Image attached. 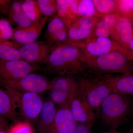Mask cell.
<instances>
[{
	"instance_id": "cell-1",
	"label": "cell",
	"mask_w": 133,
	"mask_h": 133,
	"mask_svg": "<svg viewBox=\"0 0 133 133\" xmlns=\"http://www.w3.org/2000/svg\"><path fill=\"white\" fill-rule=\"evenodd\" d=\"M45 70L59 76H80L87 70V57L78 44L66 42L53 48Z\"/></svg>"
},
{
	"instance_id": "cell-2",
	"label": "cell",
	"mask_w": 133,
	"mask_h": 133,
	"mask_svg": "<svg viewBox=\"0 0 133 133\" xmlns=\"http://www.w3.org/2000/svg\"><path fill=\"white\" fill-rule=\"evenodd\" d=\"M87 57V70L102 74H131L133 55L122 48L98 57Z\"/></svg>"
},
{
	"instance_id": "cell-3",
	"label": "cell",
	"mask_w": 133,
	"mask_h": 133,
	"mask_svg": "<svg viewBox=\"0 0 133 133\" xmlns=\"http://www.w3.org/2000/svg\"><path fill=\"white\" fill-rule=\"evenodd\" d=\"M79 76V91L97 114L103 101L112 92L106 74L88 70Z\"/></svg>"
},
{
	"instance_id": "cell-4",
	"label": "cell",
	"mask_w": 133,
	"mask_h": 133,
	"mask_svg": "<svg viewBox=\"0 0 133 133\" xmlns=\"http://www.w3.org/2000/svg\"><path fill=\"white\" fill-rule=\"evenodd\" d=\"M132 107L128 96L111 92L103 101L97 114L105 124L116 129L127 119Z\"/></svg>"
},
{
	"instance_id": "cell-5",
	"label": "cell",
	"mask_w": 133,
	"mask_h": 133,
	"mask_svg": "<svg viewBox=\"0 0 133 133\" xmlns=\"http://www.w3.org/2000/svg\"><path fill=\"white\" fill-rule=\"evenodd\" d=\"M9 94L14 111L18 118H23L26 122L38 119L44 102L38 94L22 92L4 87Z\"/></svg>"
},
{
	"instance_id": "cell-6",
	"label": "cell",
	"mask_w": 133,
	"mask_h": 133,
	"mask_svg": "<svg viewBox=\"0 0 133 133\" xmlns=\"http://www.w3.org/2000/svg\"><path fill=\"white\" fill-rule=\"evenodd\" d=\"M45 70L37 65L22 60H0V83L6 85L18 81L27 74Z\"/></svg>"
},
{
	"instance_id": "cell-7",
	"label": "cell",
	"mask_w": 133,
	"mask_h": 133,
	"mask_svg": "<svg viewBox=\"0 0 133 133\" xmlns=\"http://www.w3.org/2000/svg\"><path fill=\"white\" fill-rule=\"evenodd\" d=\"M3 87L19 92L39 94L50 90L51 82L44 76L34 72L27 74L18 81Z\"/></svg>"
},
{
	"instance_id": "cell-8",
	"label": "cell",
	"mask_w": 133,
	"mask_h": 133,
	"mask_svg": "<svg viewBox=\"0 0 133 133\" xmlns=\"http://www.w3.org/2000/svg\"><path fill=\"white\" fill-rule=\"evenodd\" d=\"M53 49V46L46 41H36L22 45L19 50L23 60L39 65L45 64Z\"/></svg>"
},
{
	"instance_id": "cell-9",
	"label": "cell",
	"mask_w": 133,
	"mask_h": 133,
	"mask_svg": "<svg viewBox=\"0 0 133 133\" xmlns=\"http://www.w3.org/2000/svg\"><path fill=\"white\" fill-rule=\"evenodd\" d=\"M77 43L83 49L87 56L98 57L115 50L124 48L109 38L92 37Z\"/></svg>"
},
{
	"instance_id": "cell-10",
	"label": "cell",
	"mask_w": 133,
	"mask_h": 133,
	"mask_svg": "<svg viewBox=\"0 0 133 133\" xmlns=\"http://www.w3.org/2000/svg\"><path fill=\"white\" fill-rule=\"evenodd\" d=\"M69 108L76 123L93 126L96 118L95 112L79 90L72 98Z\"/></svg>"
},
{
	"instance_id": "cell-11",
	"label": "cell",
	"mask_w": 133,
	"mask_h": 133,
	"mask_svg": "<svg viewBox=\"0 0 133 133\" xmlns=\"http://www.w3.org/2000/svg\"><path fill=\"white\" fill-rule=\"evenodd\" d=\"M100 18L78 16L69 29V39L67 42H82L90 38Z\"/></svg>"
},
{
	"instance_id": "cell-12",
	"label": "cell",
	"mask_w": 133,
	"mask_h": 133,
	"mask_svg": "<svg viewBox=\"0 0 133 133\" xmlns=\"http://www.w3.org/2000/svg\"><path fill=\"white\" fill-rule=\"evenodd\" d=\"M110 37L112 40L128 50L133 37V26L129 18L119 15Z\"/></svg>"
},
{
	"instance_id": "cell-13",
	"label": "cell",
	"mask_w": 133,
	"mask_h": 133,
	"mask_svg": "<svg viewBox=\"0 0 133 133\" xmlns=\"http://www.w3.org/2000/svg\"><path fill=\"white\" fill-rule=\"evenodd\" d=\"M76 124L69 105L57 108L54 123L50 133H73Z\"/></svg>"
},
{
	"instance_id": "cell-14",
	"label": "cell",
	"mask_w": 133,
	"mask_h": 133,
	"mask_svg": "<svg viewBox=\"0 0 133 133\" xmlns=\"http://www.w3.org/2000/svg\"><path fill=\"white\" fill-rule=\"evenodd\" d=\"M48 19L44 17L40 22L28 28H22L17 27L14 29L12 40L21 46L35 42L41 35Z\"/></svg>"
},
{
	"instance_id": "cell-15",
	"label": "cell",
	"mask_w": 133,
	"mask_h": 133,
	"mask_svg": "<svg viewBox=\"0 0 133 133\" xmlns=\"http://www.w3.org/2000/svg\"><path fill=\"white\" fill-rule=\"evenodd\" d=\"M112 92L128 96L133 95V75L131 74L114 76L106 74Z\"/></svg>"
},
{
	"instance_id": "cell-16",
	"label": "cell",
	"mask_w": 133,
	"mask_h": 133,
	"mask_svg": "<svg viewBox=\"0 0 133 133\" xmlns=\"http://www.w3.org/2000/svg\"><path fill=\"white\" fill-rule=\"evenodd\" d=\"M57 108L51 101L44 102L38 119V133H50L54 123Z\"/></svg>"
},
{
	"instance_id": "cell-17",
	"label": "cell",
	"mask_w": 133,
	"mask_h": 133,
	"mask_svg": "<svg viewBox=\"0 0 133 133\" xmlns=\"http://www.w3.org/2000/svg\"><path fill=\"white\" fill-rule=\"evenodd\" d=\"M7 14L10 19L18 28H25L35 24L24 13L21 1H11Z\"/></svg>"
},
{
	"instance_id": "cell-18",
	"label": "cell",
	"mask_w": 133,
	"mask_h": 133,
	"mask_svg": "<svg viewBox=\"0 0 133 133\" xmlns=\"http://www.w3.org/2000/svg\"><path fill=\"white\" fill-rule=\"evenodd\" d=\"M119 16L117 14H113L100 17L95 25L92 37L109 38Z\"/></svg>"
},
{
	"instance_id": "cell-19",
	"label": "cell",
	"mask_w": 133,
	"mask_h": 133,
	"mask_svg": "<svg viewBox=\"0 0 133 133\" xmlns=\"http://www.w3.org/2000/svg\"><path fill=\"white\" fill-rule=\"evenodd\" d=\"M51 82L50 90L75 93L78 90V78L74 76L62 75L53 79Z\"/></svg>"
},
{
	"instance_id": "cell-20",
	"label": "cell",
	"mask_w": 133,
	"mask_h": 133,
	"mask_svg": "<svg viewBox=\"0 0 133 133\" xmlns=\"http://www.w3.org/2000/svg\"><path fill=\"white\" fill-rule=\"evenodd\" d=\"M0 117L11 121L15 123L19 122V119L13 109L11 99L6 89L0 87Z\"/></svg>"
},
{
	"instance_id": "cell-21",
	"label": "cell",
	"mask_w": 133,
	"mask_h": 133,
	"mask_svg": "<svg viewBox=\"0 0 133 133\" xmlns=\"http://www.w3.org/2000/svg\"><path fill=\"white\" fill-rule=\"evenodd\" d=\"M21 46L14 42L8 41L0 43V60L15 61L23 59L19 50Z\"/></svg>"
},
{
	"instance_id": "cell-22",
	"label": "cell",
	"mask_w": 133,
	"mask_h": 133,
	"mask_svg": "<svg viewBox=\"0 0 133 133\" xmlns=\"http://www.w3.org/2000/svg\"><path fill=\"white\" fill-rule=\"evenodd\" d=\"M21 1L24 13L33 24L38 23L42 20L36 1L22 0Z\"/></svg>"
},
{
	"instance_id": "cell-23",
	"label": "cell",
	"mask_w": 133,
	"mask_h": 133,
	"mask_svg": "<svg viewBox=\"0 0 133 133\" xmlns=\"http://www.w3.org/2000/svg\"><path fill=\"white\" fill-rule=\"evenodd\" d=\"M98 17L116 14V0H93Z\"/></svg>"
},
{
	"instance_id": "cell-24",
	"label": "cell",
	"mask_w": 133,
	"mask_h": 133,
	"mask_svg": "<svg viewBox=\"0 0 133 133\" xmlns=\"http://www.w3.org/2000/svg\"><path fill=\"white\" fill-rule=\"evenodd\" d=\"M57 15L63 20L68 29L78 17L75 16L71 12L68 0H57Z\"/></svg>"
},
{
	"instance_id": "cell-25",
	"label": "cell",
	"mask_w": 133,
	"mask_h": 133,
	"mask_svg": "<svg viewBox=\"0 0 133 133\" xmlns=\"http://www.w3.org/2000/svg\"><path fill=\"white\" fill-rule=\"evenodd\" d=\"M36 2L41 14L45 17H52L57 13V0H37Z\"/></svg>"
},
{
	"instance_id": "cell-26",
	"label": "cell",
	"mask_w": 133,
	"mask_h": 133,
	"mask_svg": "<svg viewBox=\"0 0 133 133\" xmlns=\"http://www.w3.org/2000/svg\"><path fill=\"white\" fill-rule=\"evenodd\" d=\"M76 93L72 94L62 91L50 90V100L55 105H58L59 106L69 105Z\"/></svg>"
},
{
	"instance_id": "cell-27",
	"label": "cell",
	"mask_w": 133,
	"mask_h": 133,
	"mask_svg": "<svg viewBox=\"0 0 133 133\" xmlns=\"http://www.w3.org/2000/svg\"><path fill=\"white\" fill-rule=\"evenodd\" d=\"M66 27L67 26L63 20L57 14L51 17L48 23L45 33V41H47L58 31Z\"/></svg>"
},
{
	"instance_id": "cell-28",
	"label": "cell",
	"mask_w": 133,
	"mask_h": 133,
	"mask_svg": "<svg viewBox=\"0 0 133 133\" xmlns=\"http://www.w3.org/2000/svg\"><path fill=\"white\" fill-rule=\"evenodd\" d=\"M78 16L82 17H97L93 0H79Z\"/></svg>"
},
{
	"instance_id": "cell-29",
	"label": "cell",
	"mask_w": 133,
	"mask_h": 133,
	"mask_svg": "<svg viewBox=\"0 0 133 133\" xmlns=\"http://www.w3.org/2000/svg\"><path fill=\"white\" fill-rule=\"evenodd\" d=\"M116 14L131 17L133 15V0H116Z\"/></svg>"
},
{
	"instance_id": "cell-30",
	"label": "cell",
	"mask_w": 133,
	"mask_h": 133,
	"mask_svg": "<svg viewBox=\"0 0 133 133\" xmlns=\"http://www.w3.org/2000/svg\"><path fill=\"white\" fill-rule=\"evenodd\" d=\"M14 29L8 21L6 19H0V43L12 39Z\"/></svg>"
},
{
	"instance_id": "cell-31",
	"label": "cell",
	"mask_w": 133,
	"mask_h": 133,
	"mask_svg": "<svg viewBox=\"0 0 133 133\" xmlns=\"http://www.w3.org/2000/svg\"><path fill=\"white\" fill-rule=\"evenodd\" d=\"M8 133H33L31 126L28 122H19L11 127Z\"/></svg>"
},
{
	"instance_id": "cell-32",
	"label": "cell",
	"mask_w": 133,
	"mask_h": 133,
	"mask_svg": "<svg viewBox=\"0 0 133 133\" xmlns=\"http://www.w3.org/2000/svg\"><path fill=\"white\" fill-rule=\"evenodd\" d=\"M92 126L91 125L77 123L73 133H91Z\"/></svg>"
},
{
	"instance_id": "cell-33",
	"label": "cell",
	"mask_w": 133,
	"mask_h": 133,
	"mask_svg": "<svg viewBox=\"0 0 133 133\" xmlns=\"http://www.w3.org/2000/svg\"><path fill=\"white\" fill-rule=\"evenodd\" d=\"M68 2L71 10L73 14L76 17H78V9L79 0H68Z\"/></svg>"
},
{
	"instance_id": "cell-34",
	"label": "cell",
	"mask_w": 133,
	"mask_h": 133,
	"mask_svg": "<svg viewBox=\"0 0 133 133\" xmlns=\"http://www.w3.org/2000/svg\"><path fill=\"white\" fill-rule=\"evenodd\" d=\"M11 1L8 0H0V13L7 14Z\"/></svg>"
},
{
	"instance_id": "cell-35",
	"label": "cell",
	"mask_w": 133,
	"mask_h": 133,
	"mask_svg": "<svg viewBox=\"0 0 133 133\" xmlns=\"http://www.w3.org/2000/svg\"><path fill=\"white\" fill-rule=\"evenodd\" d=\"M128 50L133 55V37L129 45Z\"/></svg>"
},
{
	"instance_id": "cell-36",
	"label": "cell",
	"mask_w": 133,
	"mask_h": 133,
	"mask_svg": "<svg viewBox=\"0 0 133 133\" xmlns=\"http://www.w3.org/2000/svg\"><path fill=\"white\" fill-rule=\"evenodd\" d=\"M101 133H122L121 132L116 130V129H112L110 131H107V132H104Z\"/></svg>"
},
{
	"instance_id": "cell-37",
	"label": "cell",
	"mask_w": 133,
	"mask_h": 133,
	"mask_svg": "<svg viewBox=\"0 0 133 133\" xmlns=\"http://www.w3.org/2000/svg\"><path fill=\"white\" fill-rule=\"evenodd\" d=\"M129 19H130V21H131V23H132V24L133 26V15Z\"/></svg>"
},
{
	"instance_id": "cell-38",
	"label": "cell",
	"mask_w": 133,
	"mask_h": 133,
	"mask_svg": "<svg viewBox=\"0 0 133 133\" xmlns=\"http://www.w3.org/2000/svg\"><path fill=\"white\" fill-rule=\"evenodd\" d=\"M0 133H8L6 131H3V130H2L1 129H0Z\"/></svg>"
},
{
	"instance_id": "cell-39",
	"label": "cell",
	"mask_w": 133,
	"mask_h": 133,
	"mask_svg": "<svg viewBox=\"0 0 133 133\" xmlns=\"http://www.w3.org/2000/svg\"><path fill=\"white\" fill-rule=\"evenodd\" d=\"M131 133H133V129L132 130V132H131Z\"/></svg>"
},
{
	"instance_id": "cell-40",
	"label": "cell",
	"mask_w": 133,
	"mask_h": 133,
	"mask_svg": "<svg viewBox=\"0 0 133 133\" xmlns=\"http://www.w3.org/2000/svg\"><path fill=\"white\" fill-rule=\"evenodd\" d=\"M3 119V118H1V117H0V119Z\"/></svg>"
},
{
	"instance_id": "cell-41",
	"label": "cell",
	"mask_w": 133,
	"mask_h": 133,
	"mask_svg": "<svg viewBox=\"0 0 133 133\" xmlns=\"http://www.w3.org/2000/svg\"><path fill=\"white\" fill-rule=\"evenodd\" d=\"M132 55H133V54H132Z\"/></svg>"
},
{
	"instance_id": "cell-42",
	"label": "cell",
	"mask_w": 133,
	"mask_h": 133,
	"mask_svg": "<svg viewBox=\"0 0 133 133\" xmlns=\"http://www.w3.org/2000/svg\"><path fill=\"white\" fill-rule=\"evenodd\" d=\"M0 129H1V128H0Z\"/></svg>"
}]
</instances>
